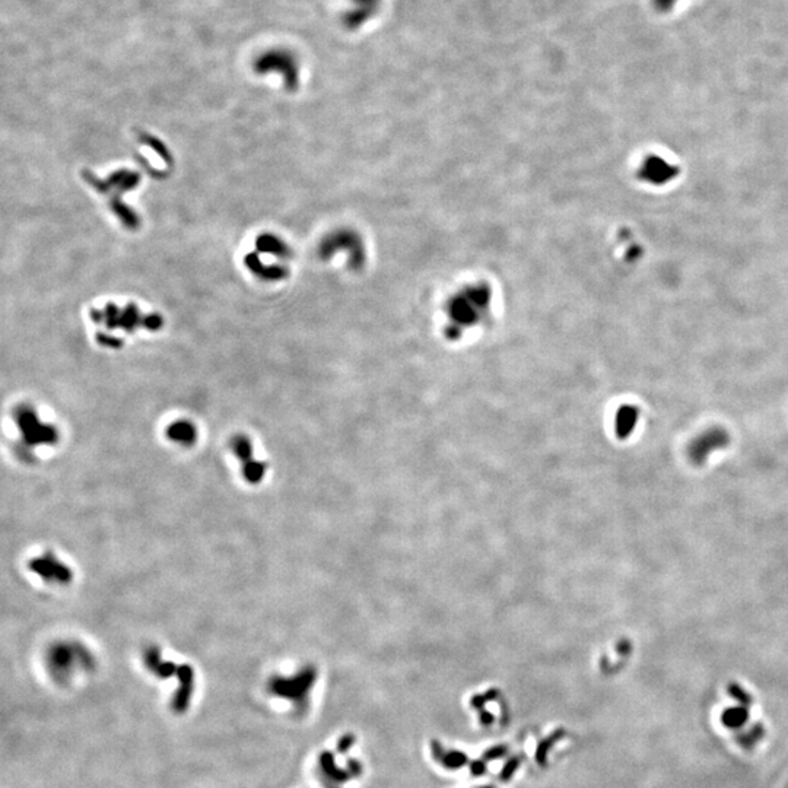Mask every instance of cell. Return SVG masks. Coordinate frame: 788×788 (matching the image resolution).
<instances>
[{
    "label": "cell",
    "instance_id": "7a4b0ae2",
    "mask_svg": "<svg viewBox=\"0 0 788 788\" xmlns=\"http://www.w3.org/2000/svg\"><path fill=\"white\" fill-rule=\"evenodd\" d=\"M231 448L241 463L243 476L248 483H260L266 475V464L256 460L253 455V444L245 435H235L231 441Z\"/></svg>",
    "mask_w": 788,
    "mask_h": 788
},
{
    "label": "cell",
    "instance_id": "6da1fadb",
    "mask_svg": "<svg viewBox=\"0 0 788 788\" xmlns=\"http://www.w3.org/2000/svg\"><path fill=\"white\" fill-rule=\"evenodd\" d=\"M15 419H17L18 430L26 447L54 446L59 441L57 430L53 425L44 423L31 407H20L15 414Z\"/></svg>",
    "mask_w": 788,
    "mask_h": 788
},
{
    "label": "cell",
    "instance_id": "277c9868",
    "mask_svg": "<svg viewBox=\"0 0 788 788\" xmlns=\"http://www.w3.org/2000/svg\"><path fill=\"white\" fill-rule=\"evenodd\" d=\"M294 65H295L294 59H292L291 54H288V52L271 50V52H266L264 54H262L256 60L255 69L260 75L271 73V72H280L283 76H285L287 85L291 86L296 81V69H295Z\"/></svg>",
    "mask_w": 788,
    "mask_h": 788
},
{
    "label": "cell",
    "instance_id": "5b68a950",
    "mask_svg": "<svg viewBox=\"0 0 788 788\" xmlns=\"http://www.w3.org/2000/svg\"><path fill=\"white\" fill-rule=\"evenodd\" d=\"M167 437L180 446H193L197 439V430L190 420H177L172 422L168 430Z\"/></svg>",
    "mask_w": 788,
    "mask_h": 788
},
{
    "label": "cell",
    "instance_id": "8992f818",
    "mask_svg": "<svg viewBox=\"0 0 788 788\" xmlns=\"http://www.w3.org/2000/svg\"><path fill=\"white\" fill-rule=\"evenodd\" d=\"M618 430L622 437L629 434L634 430V425L637 420V411L634 407H623L618 414Z\"/></svg>",
    "mask_w": 788,
    "mask_h": 788
},
{
    "label": "cell",
    "instance_id": "3957f363",
    "mask_svg": "<svg viewBox=\"0 0 788 788\" xmlns=\"http://www.w3.org/2000/svg\"><path fill=\"white\" fill-rule=\"evenodd\" d=\"M29 570L52 584H69L73 577L69 566L57 559L52 552L31 561Z\"/></svg>",
    "mask_w": 788,
    "mask_h": 788
}]
</instances>
